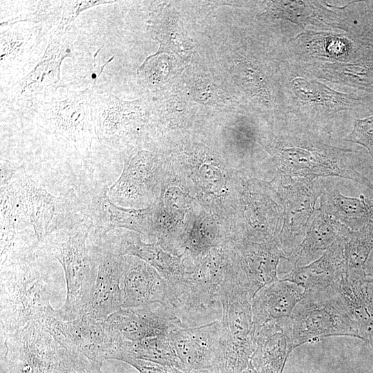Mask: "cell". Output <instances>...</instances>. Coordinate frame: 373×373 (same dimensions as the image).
Here are the masks:
<instances>
[{
    "label": "cell",
    "instance_id": "52a82bcc",
    "mask_svg": "<svg viewBox=\"0 0 373 373\" xmlns=\"http://www.w3.org/2000/svg\"><path fill=\"white\" fill-rule=\"evenodd\" d=\"M90 229V226L84 227L64 240L52 242L48 247L64 272L66 301L52 312L61 321H73L84 316L92 300L98 265L86 246Z\"/></svg>",
    "mask_w": 373,
    "mask_h": 373
},
{
    "label": "cell",
    "instance_id": "e575fe53",
    "mask_svg": "<svg viewBox=\"0 0 373 373\" xmlns=\"http://www.w3.org/2000/svg\"><path fill=\"white\" fill-rule=\"evenodd\" d=\"M373 251V220L358 229L348 227L344 233V254L347 265L346 276L366 278L365 264Z\"/></svg>",
    "mask_w": 373,
    "mask_h": 373
},
{
    "label": "cell",
    "instance_id": "f546056e",
    "mask_svg": "<svg viewBox=\"0 0 373 373\" xmlns=\"http://www.w3.org/2000/svg\"><path fill=\"white\" fill-rule=\"evenodd\" d=\"M346 226L316 209L302 242L287 256L294 267L308 265L318 252L325 251L336 240Z\"/></svg>",
    "mask_w": 373,
    "mask_h": 373
},
{
    "label": "cell",
    "instance_id": "f1b7e54d",
    "mask_svg": "<svg viewBox=\"0 0 373 373\" xmlns=\"http://www.w3.org/2000/svg\"><path fill=\"white\" fill-rule=\"evenodd\" d=\"M318 209L351 229H358L373 220V197H350L328 180H323Z\"/></svg>",
    "mask_w": 373,
    "mask_h": 373
},
{
    "label": "cell",
    "instance_id": "f35d334b",
    "mask_svg": "<svg viewBox=\"0 0 373 373\" xmlns=\"http://www.w3.org/2000/svg\"><path fill=\"white\" fill-rule=\"evenodd\" d=\"M365 271L367 278L373 282V251L365 264Z\"/></svg>",
    "mask_w": 373,
    "mask_h": 373
},
{
    "label": "cell",
    "instance_id": "d6a6232c",
    "mask_svg": "<svg viewBox=\"0 0 373 373\" xmlns=\"http://www.w3.org/2000/svg\"><path fill=\"white\" fill-rule=\"evenodd\" d=\"M131 358L149 361L184 371L169 335L115 344L111 359L126 362Z\"/></svg>",
    "mask_w": 373,
    "mask_h": 373
},
{
    "label": "cell",
    "instance_id": "7c38bea8",
    "mask_svg": "<svg viewBox=\"0 0 373 373\" xmlns=\"http://www.w3.org/2000/svg\"><path fill=\"white\" fill-rule=\"evenodd\" d=\"M23 166L1 160V248L10 251L28 238L23 234L31 227L27 212Z\"/></svg>",
    "mask_w": 373,
    "mask_h": 373
},
{
    "label": "cell",
    "instance_id": "4dcf8cb0",
    "mask_svg": "<svg viewBox=\"0 0 373 373\" xmlns=\"http://www.w3.org/2000/svg\"><path fill=\"white\" fill-rule=\"evenodd\" d=\"M255 350L251 362L257 373H283L294 350L283 327L267 323L255 331Z\"/></svg>",
    "mask_w": 373,
    "mask_h": 373
},
{
    "label": "cell",
    "instance_id": "ab89813d",
    "mask_svg": "<svg viewBox=\"0 0 373 373\" xmlns=\"http://www.w3.org/2000/svg\"><path fill=\"white\" fill-rule=\"evenodd\" d=\"M179 373H220L217 367H213L207 369L202 370H180Z\"/></svg>",
    "mask_w": 373,
    "mask_h": 373
},
{
    "label": "cell",
    "instance_id": "8992f818",
    "mask_svg": "<svg viewBox=\"0 0 373 373\" xmlns=\"http://www.w3.org/2000/svg\"><path fill=\"white\" fill-rule=\"evenodd\" d=\"M294 350L331 336L359 338L341 300L332 287L305 292L283 325Z\"/></svg>",
    "mask_w": 373,
    "mask_h": 373
},
{
    "label": "cell",
    "instance_id": "9c48e42d",
    "mask_svg": "<svg viewBox=\"0 0 373 373\" xmlns=\"http://www.w3.org/2000/svg\"><path fill=\"white\" fill-rule=\"evenodd\" d=\"M70 30L51 35L45 53L35 67L23 79L1 91V100L14 108H31L55 94L61 86L60 66L72 52Z\"/></svg>",
    "mask_w": 373,
    "mask_h": 373
},
{
    "label": "cell",
    "instance_id": "9a60e30c",
    "mask_svg": "<svg viewBox=\"0 0 373 373\" xmlns=\"http://www.w3.org/2000/svg\"><path fill=\"white\" fill-rule=\"evenodd\" d=\"M26 191L28 219L39 242L54 231L71 229L77 222L79 211L73 193L55 196L28 174Z\"/></svg>",
    "mask_w": 373,
    "mask_h": 373
},
{
    "label": "cell",
    "instance_id": "6da1fadb",
    "mask_svg": "<svg viewBox=\"0 0 373 373\" xmlns=\"http://www.w3.org/2000/svg\"><path fill=\"white\" fill-rule=\"evenodd\" d=\"M280 131L268 140L267 147L274 157L278 171L308 179L338 177L367 186L373 183L358 172L347 159L352 149L334 146L319 133L287 120Z\"/></svg>",
    "mask_w": 373,
    "mask_h": 373
},
{
    "label": "cell",
    "instance_id": "5bb4252c",
    "mask_svg": "<svg viewBox=\"0 0 373 373\" xmlns=\"http://www.w3.org/2000/svg\"><path fill=\"white\" fill-rule=\"evenodd\" d=\"M53 311L39 321L61 346L81 353L102 365L105 360L111 358L115 343L107 335L102 321L88 316L73 321H61L53 316Z\"/></svg>",
    "mask_w": 373,
    "mask_h": 373
},
{
    "label": "cell",
    "instance_id": "ba28073f",
    "mask_svg": "<svg viewBox=\"0 0 373 373\" xmlns=\"http://www.w3.org/2000/svg\"><path fill=\"white\" fill-rule=\"evenodd\" d=\"M323 180L292 177L277 171L270 182L269 187L283 209V227L276 240L286 258L304 238L309 221L316 209Z\"/></svg>",
    "mask_w": 373,
    "mask_h": 373
},
{
    "label": "cell",
    "instance_id": "8d00e7d4",
    "mask_svg": "<svg viewBox=\"0 0 373 373\" xmlns=\"http://www.w3.org/2000/svg\"><path fill=\"white\" fill-rule=\"evenodd\" d=\"M344 140L365 147L373 161V115L363 119H355L352 131Z\"/></svg>",
    "mask_w": 373,
    "mask_h": 373
},
{
    "label": "cell",
    "instance_id": "484cf974",
    "mask_svg": "<svg viewBox=\"0 0 373 373\" xmlns=\"http://www.w3.org/2000/svg\"><path fill=\"white\" fill-rule=\"evenodd\" d=\"M99 249L118 256H133L143 260L157 270L169 285L181 280L186 270L180 258L171 256L157 245L143 242L138 236L106 238Z\"/></svg>",
    "mask_w": 373,
    "mask_h": 373
},
{
    "label": "cell",
    "instance_id": "8fae6325",
    "mask_svg": "<svg viewBox=\"0 0 373 373\" xmlns=\"http://www.w3.org/2000/svg\"><path fill=\"white\" fill-rule=\"evenodd\" d=\"M51 35L42 26L29 21L1 25V80L12 85L38 64Z\"/></svg>",
    "mask_w": 373,
    "mask_h": 373
},
{
    "label": "cell",
    "instance_id": "60d3db41",
    "mask_svg": "<svg viewBox=\"0 0 373 373\" xmlns=\"http://www.w3.org/2000/svg\"><path fill=\"white\" fill-rule=\"evenodd\" d=\"M240 373H257V372L255 370V369L254 368V367H253V365L251 364V362H250L249 366Z\"/></svg>",
    "mask_w": 373,
    "mask_h": 373
},
{
    "label": "cell",
    "instance_id": "74e56055",
    "mask_svg": "<svg viewBox=\"0 0 373 373\" xmlns=\"http://www.w3.org/2000/svg\"><path fill=\"white\" fill-rule=\"evenodd\" d=\"M126 363L134 367L140 373H179L180 370L154 362L131 358Z\"/></svg>",
    "mask_w": 373,
    "mask_h": 373
},
{
    "label": "cell",
    "instance_id": "2e32d148",
    "mask_svg": "<svg viewBox=\"0 0 373 373\" xmlns=\"http://www.w3.org/2000/svg\"><path fill=\"white\" fill-rule=\"evenodd\" d=\"M222 324L220 321L200 326L175 325L169 338L184 371L218 366L221 358Z\"/></svg>",
    "mask_w": 373,
    "mask_h": 373
},
{
    "label": "cell",
    "instance_id": "3957f363",
    "mask_svg": "<svg viewBox=\"0 0 373 373\" xmlns=\"http://www.w3.org/2000/svg\"><path fill=\"white\" fill-rule=\"evenodd\" d=\"M93 88L59 94L57 91L32 108L41 133L69 150L83 162L97 140L93 112Z\"/></svg>",
    "mask_w": 373,
    "mask_h": 373
},
{
    "label": "cell",
    "instance_id": "ac0fdd59",
    "mask_svg": "<svg viewBox=\"0 0 373 373\" xmlns=\"http://www.w3.org/2000/svg\"><path fill=\"white\" fill-rule=\"evenodd\" d=\"M123 256L122 308L160 304L170 310L169 288L166 280L143 260L133 256Z\"/></svg>",
    "mask_w": 373,
    "mask_h": 373
},
{
    "label": "cell",
    "instance_id": "4316f807",
    "mask_svg": "<svg viewBox=\"0 0 373 373\" xmlns=\"http://www.w3.org/2000/svg\"><path fill=\"white\" fill-rule=\"evenodd\" d=\"M267 5L270 16L303 29L314 26L325 31L341 30L342 13L338 7L333 10L317 1H274Z\"/></svg>",
    "mask_w": 373,
    "mask_h": 373
},
{
    "label": "cell",
    "instance_id": "277c9868",
    "mask_svg": "<svg viewBox=\"0 0 373 373\" xmlns=\"http://www.w3.org/2000/svg\"><path fill=\"white\" fill-rule=\"evenodd\" d=\"M287 120L321 133L343 111L373 112V94L343 93L316 81L294 74L285 64Z\"/></svg>",
    "mask_w": 373,
    "mask_h": 373
},
{
    "label": "cell",
    "instance_id": "cb8c5ba5",
    "mask_svg": "<svg viewBox=\"0 0 373 373\" xmlns=\"http://www.w3.org/2000/svg\"><path fill=\"white\" fill-rule=\"evenodd\" d=\"M294 74L352 87L373 94V61L329 63L312 60L287 61Z\"/></svg>",
    "mask_w": 373,
    "mask_h": 373
},
{
    "label": "cell",
    "instance_id": "e0dca14e",
    "mask_svg": "<svg viewBox=\"0 0 373 373\" xmlns=\"http://www.w3.org/2000/svg\"><path fill=\"white\" fill-rule=\"evenodd\" d=\"M144 307L121 308L102 321L114 343L168 336L171 327L182 325L173 313L160 304Z\"/></svg>",
    "mask_w": 373,
    "mask_h": 373
},
{
    "label": "cell",
    "instance_id": "44dd1931",
    "mask_svg": "<svg viewBox=\"0 0 373 373\" xmlns=\"http://www.w3.org/2000/svg\"><path fill=\"white\" fill-rule=\"evenodd\" d=\"M98 265L97 276L90 306L84 316L102 321L122 308L120 287L124 271V256L98 249L92 255Z\"/></svg>",
    "mask_w": 373,
    "mask_h": 373
},
{
    "label": "cell",
    "instance_id": "d4e9b609",
    "mask_svg": "<svg viewBox=\"0 0 373 373\" xmlns=\"http://www.w3.org/2000/svg\"><path fill=\"white\" fill-rule=\"evenodd\" d=\"M356 328L359 339L373 340V282L366 278L343 277L332 286Z\"/></svg>",
    "mask_w": 373,
    "mask_h": 373
},
{
    "label": "cell",
    "instance_id": "30bf717a",
    "mask_svg": "<svg viewBox=\"0 0 373 373\" xmlns=\"http://www.w3.org/2000/svg\"><path fill=\"white\" fill-rule=\"evenodd\" d=\"M3 339L1 373H50L61 345L39 321H32Z\"/></svg>",
    "mask_w": 373,
    "mask_h": 373
},
{
    "label": "cell",
    "instance_id": "ffe728a7",
    "mask_svg": "<svg viewBox=\"0 0 373 373\" xmlns=\"http://www.w3.org/2000/svg\"><path fill=\"white\" fill-rule=\"evenodd\" d=\"M232 258L243 276L253 298L265 285L278 279L277 269L285 253L276 240L266 242L245 241L237 245Z\"/></svg>",
    "mask_w": 373,
    "mask_h": 373
},
{
    "label": "cell",
    "instance_id": "7a4b0ae2",
    "mask_svg": "<svg viewBox=\"0 0 373 373\" xmlns=\"http://www.w3.org/2000/svg\"><path fill=\"white\" fill-rule=\"evenodd\" d=\"M44 259L36 250L1 266V338L55 309L61 288Z\"/></svg>",
    "mask_w": 373,
    "mask_h": 373
},
{
    "label": "cell",
    "instance_id": "83f0119b",
    "mask_svg": "<svg viewBox=\"0 0 373 373\" xmlns=\"http://www.w3.org/2000/svg\"><path fill=\"white\" fill-rule=\"evenodd\" d=\"M246 218L249 224L247 238L266 242L275 240L283 223V209L271 198L251 185L247 189Z\"/></svg>",
    "mask_w": 373,
    "mask_h": 373
},
{
    "label": "cell",
    "instance_id": "d590c367",
    "mask_svg": "<svg viewBox=\"0 0 373 373\" xmlns=\"http://www.w3.org/2000/svg\"><path fill=\"white\" fill-rule=\"evenodd\" d=\"M102 364L61 346L50 373H102Z\"/></svg>",
    "mask_w": 373,
    "mask_h": 373
},
{
    "label": "cell",
    "instance_id": "7402d4cb",
    "mask_svg": "<svg viewBox=\"0 0 373 373\" xmlns=\"http://www.w3.org/2000/svg\"><path fill=\"white\" fill-rule=\"evenodd\" d=\"M305 295L304 288L282 278L265 285L251 302L255 331L267 323L283 326Z\"/></svg>",
    "mask_w": 373,
    "mask_h": 373
},
{
    "label": "cell",
    "instance_id": "1f68e13d",
    "mask_svg": "<svg viewBox=\"0 0 373 373\" xmlns=\"http://www.w3.org/2000/svg\"><path fill=\"white\" fill-rule=\"evenodd\" d=\"M113 2L115 1L90 0L36 1L37 3L32 10L21 16L17 21L39 23L50 35L61 34L71 29L75 19L84 10L93 6Z\"/></svg>",
    "mask_w": 373,
    "mask_h": 373
},
{
    "label": "cell",
    "instance_id": "b9f144b4",
    "mask_svg": "<svg viewBox=\"0 0 373 373\" xmlns=\"http://www.w3.org/2000/svg\"><path fill=\"white\" fill-rule=\"evenodd\" d=\"M370 345L372 347V349L373 350V340H372V343L370 344Z\"/></svg>",
    "mask_w": 373,
    "mask_h": 373
},
{
    "label": "cell",
    "instance_id": "d6986e66",
    "mask_svg": "<svg viewBox=\"0 0 373 373\" xmlns=\"http://www.w3.org/2000/svg\"><path fill=\"white\" fill-rule=\"evenodd\" d=\"M138 101L126 102L110 93H93V112L97 140L107 146H117L133 129L142 115Z\"/></svg>",
    "mask_w": 373,
    "mask_h": 373
},
{
    "label": "cell",
    "instance_id": "5b68a950",
    "mask_svg": "<svg viewBox=\"0 0 373 373\" xmlns=\"http://www.w3.org/2000/svg\"><path fill=\"white\" fill-rule=\"evenodd\" d=\"M222 305L220 373H240L249 365L255 350L252 298L231 265L219 287Z\"/></svg>",
    "mask_w": 373,
    "mask_h": 373
},
{
    "label": "cell",
    "instance_id": "603a6c76",
    "mask_svg": "<svg viewBox=\"0 0 373 373\" xmlns=\"http://www.w3.org/2000/svg\"><path fill=\"white\" fill-rule=\"evenodd\" d=\"M346 229L319 258L305 266L294 267L282 279L297 284L305 292L323 290L337 283L347 274L344 254Z\"/></svg>",
    "mask_w": 373,
    "mask_h": 373
},
{
    "label": "cell",
    "instance_id": "836d02e7",
    "mask_svg": "<svg viewBox=\"0 0 373 373\" xmlns=\"http://www.w3.org/2000/svg\"><path fill=\"white\" fill-rule=\"evenodd\" d=\"M153 157L146 151H140L125 161L118 180L108 188L107 195L114 203H119L137 195L149 174Z\"/></svg>",
    "mask_w": 373,
    "mask_h": 373
},
{
    "label": "cell",
    "instance_id": "4fadbf2b",
    "mask_svg": "<svg viewBox=\"0 0 373 373\" xmlns=\"http://www.w3.org/2000/svg\"><path fill=\"white\" fill-rule=\"evenodd\" d=\"M107 191L106 186H97L74 194L79 213L89 219L95 236L103 238L110 231L121 227L149 233L151 211L122 208L109 198Z\"/></svg>",
    "mask_w": 373,
    "mask_h": 373
}]
</instances>
